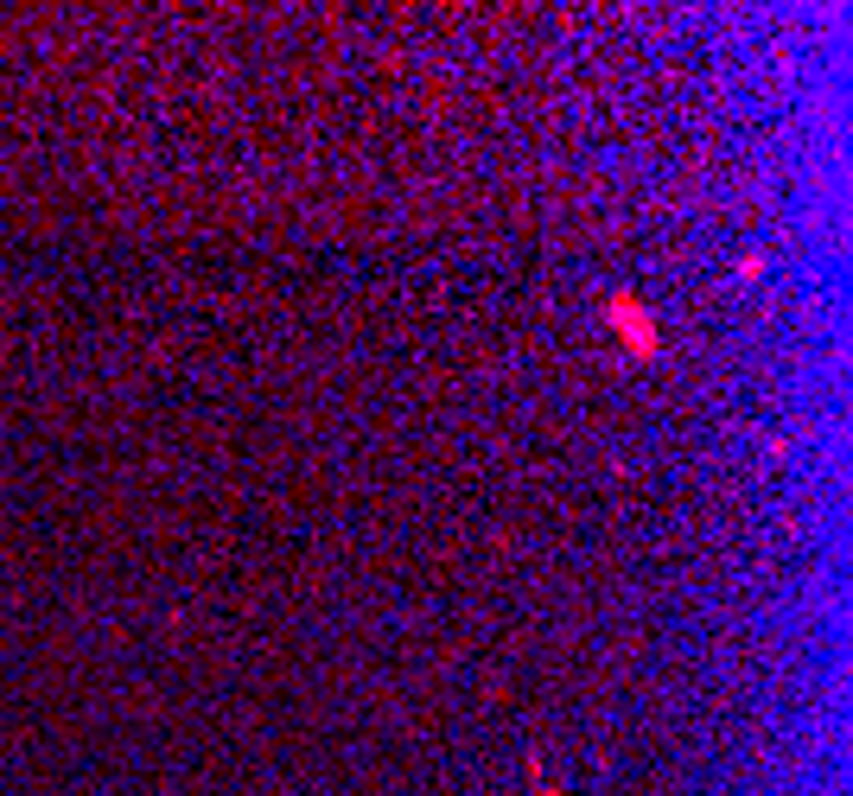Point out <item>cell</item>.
<instances>
[{"instance_id": "6da1fadb", "label": "cell", "mask_w": 853, "mask_h": 796, "mask_svg": "<svg viewBox=\"0 0 853 796\" xmlns=\"http://www.w3.org/2000/svg\"><path fill=\"white\" fill-rule=\"evenodd\" d=\"M605 319H612V338L631 351L637 363H650V357H663V332H656V313L637 300L631 287H618L612 300H605Z\"/></svg>"}, {"instance_id": "7a4b0ae2", "label": "cell", "mask_w": 853, "mask_h": 796, "mask_svg": "<svg viewBox=\"0 0 853 796\" xmlns=\"http://www.w3.org/2000/svg\"><path fill=\"white\" fill-rule=\"evenodd\" d=\"M535 796H567V790H561V784H542V790H535Z\"/></svg>"}]
</instances>
